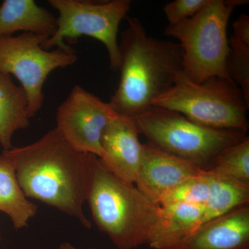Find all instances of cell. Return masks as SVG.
<instances>
[{"label": "cell", "mask_w": 249, "mask_h": 249, "mask_svg": "<svg viewBox=\"0 0 249 249\" xmlns=\"http://www.w3.org/2000/svg\"><path fill=\"white\" fill-rule=\"evenodd\" d=\"M3 151L14 161L18 182L27 198L53 206L91 228L83 208L91 154L73 148L55 128L30 145Z\"/></svg>", "instance_id": "obj_1"}, {"label": "cell", "mask_w": 249, "mask_h": 249, "mask_svg": "<svg viewBox=\"0 0 249 249\" xmlns=\"http://www.w3.org/2000/svg\"><path fill=\"white\" fill-rule=\"evenodd\" d=\"M121 34L120 81L109 103L118 115L138 116L175 84L183 71V53L178 42L154 38L137 18H126Z\"/></svg>", "instance_id": "obj_2"}, {"label": "cell", "mask_w": 249, "mask_h": 249, "mask_svg": "<svg viewBox=\"0 0 249 249\" xmlns=\"http://www.w3.org/2000/svg\"><path fill=\"white\" fill-rule=\"evenodd\" d=\"M86 201L98 229L118 249H133L148 244L158 222L160 205L134 185L116 178L93 155Z\"/></svg>", "instance_id": "obj_3"}, {"label": "cell", "mask_w": 249, "mask_h": 249, "mask_svg": "<svg viewBox=\"0 0 249 249\" xmlns=\"http://www.w3.org/2000/svg\"><path fill=\"white\" fill-rule=\"evenodd\" d=\"M248 3V0H209L193 18L165 28V35L179 41L183 71L192 81L201 83L221 78L233 83L227 71L230 50L228 23L236 8Z\"/></svg>", "instance_id": "obj_4"}, {"label": "cell", "mask_w": 249, "mask_h": 249, "mask_svg": "<svg viewBox=\"0 0 249 249\" xmlns=\"http://www.w3.org/2000/svg\"><path fill=\"white\" fill-rule=\"evenodd\" d=\"M133 118L147 142L204 170L211 168L224 149L247 137V132L210 128L176 111L156 106Z\"/></svg>", "instance_id": "obj_5"}, {"label": "cell", "mask_w": 249, "mask_h": 249, "mask_svg": "<svg viewBox=\"0 0 249 249\" xmlns=\"http://www.w3.org/2000/svg\"><path fill=\"white\" fill-rule=\"evenodd\" d=\"M152 106L176 111L210 128L245 132L249 129V106L243 93L235 83L224 78L196 83L182 71L173 86L157 98Z\"/></svg>", "instance_id": "obj_6"}, {"label": "cell", "mask_w": 249, "mask_h": 249, "mask_svg": "<svg viewBox=\"0 0 249 249\" xmlns=\"http://www.w3.org/2000/svg\"><path fill=\"white\" fill-rule=\"evenodd\" d=\"M59 14L55 33L42 43V48L53 47L74 52L70 45L82 36L93 37L107 49L113 71L120 69L118 34L121 21L131 9L130 0L93 1L87 0H49Z\"/></svg>", "instance_id": "obj_7"}, {"label": "cell", "mask_w": 249, "mask_h": 249, "mask_svg": "<svg viewBox=\"0 0 249 249\" xmlns=\"http://www.w3.org/2000/svg\"><path fill=\"white\" fill-rule=\"evenodd\" d=\"M49 37L31 33L0 37V75L15 76L27 93L28 111L32 118L45 101L43 87L52 71L74 65L76 52L45 50L42 45Z\"/></svg>", "instance_id": "obj_8"}, {"label": "cell", "mask_w": 249, "mask_h": 249, "mask_svg": "<svg viewBox=\"0 0 249 249\" xmlns=\"http://www.w3.org/2000/svg\"><path fill=\"white\" fill-rule=\"evenodd\" d=\"M116 115L109 103L76 85L57 109L55 128L78 151L101 159V136Z\"/></svg>", "instance_id": "obj_9"}, {"label": "cell", "mask_w": 249, "mask_h": 249, "mask_svg": "<svg viewBox=\"0 0 249 249\" xmlns=\"http://www.w3.org/2000/svg\"><path fill=\"white\" fill-rule=\"evenodd\" d=\"M205 170L147 142L142 144L136 187L147 197L158 202L168 192L188 178L199 176Z\"/></svg>", "instance_id": "obj_10"}, {"label": "cell", "mask_w": 249, "mask_h": 249, "mask_svg": "<svg viewBox=\"0 0 249 249\" xmlns=\"http://www.w3.org/2000/svg\"><path fill=\"white\" fill-rule=\"evenodd\" d=\"M139 130L130 116L116 115L101 136V163L116 178L127 184H135L142 160V144Z\"/></svg>", "instance_id": "obj_11"}, {"label": "cell", "mask_w": 249, "mask_h": 249, "mask_svg": "<svg viewBox=\"0 0 249 249\" xmlns=\"http://www.w3.org/2000/svg\"><path fill=\"white\" fill-rule=\"evenodd\" d=\"M249 205L235 208L201 226L175 249H249Z\"/></svg>", "instance_id": "obj_12"}, {"label": "cell", "mask_w": 249, "mask_h": 249, "mask_svg": "<svg viewBox=\"0 0 249 249\" xmlns=\"http://www.w3.org/2000/svg\"><path fill=\"white\" fill-rule=\"evenodd\" d=\"M204 206L178 203L160 206V217L147 245L153 249H175L206 223Z\"/></svg>", "instance_id": "obj_13"}, {"label": "cell", "mask_w": 249, "mask_h": 249, "mask_svg": "<svg viewBox=\"0 0 249 249\" xmlns=\"http://www.w3.org/2000/svg\"><path fill=\"white\" fill-rule=\"evenodd\" d=\"M56 29L57 18L34 0H4L0 5V37L18 31L50 37Z\"/></svg>", "instance_id": "obj_14"}, {"label": "cell", "mask_w": 249, "mask_h": 249, "mask_svg": "<svg viewBox=\"0 0 249 249\" xmlns=\"http://www.w3.org/2000/svg\"><path fill=\"white\" fill-rule=\"evenodd\" d=\"M27 93L8 74L0 75V145L12 148L15 132L30 124Z\"/></svg>", "instance_id": "obj_15"}, {"label": "cell", "mask_w": 249, "mask_h": 249, "mask_svg": "<svg viewBox=\"0 0 249 249\" xmlns=\"http://www.w3.org/2000/svg\"><path fill=\"white\" fill-rule=\"evenodd\" d=\"M37 211L18 182L14 161L3 151L0 155V211L9 216L15 229H20L27 227Z\"/></svg>", "instance_id": "obj_16"}, {"label": "cell", "mask_w": 249, "mask_h": 249, "mask_svg": "<svg viewBox=\"0 0 249 249\" xmlns=\"http://www.w3.org/2000/svg\"><path fill=\"white\" fill-rule=\"evenodd\" d=\"M211 175L213 176L212 195L204 206L206 222L227 213L238 206L249 204V186L213 174Z\"/></svg>", "instance_id": "obj_17"}, {"label": "cell", "mask_w": 249, "mask_h": 249, "mask_svg": "<svg viewBox=\"0 0 249 249\" xmlns=\"http://www.w3.org/2000/svg\"><path fill=\"white\" fill-rule=\"evenodd\" d=\"M213 175L249 186V138L221 152L209 168Z\"/></svg>", "instance_id": "obj_18"}, {"label": "cell", "mask_w": 249, "mask_h": 249, "mask_svg": "<svg viewBox=\"0 0 249 249\" xmlns=\"http://www.w3.org/2000/svg\"><path fill=\"white\" fill-rule=\"evenodd\" d=\"M213 191V176L207 170L204 173L188 178L160 198V206L178 203L201 205L207 204Z\"/></svg>", "instance_id": "obj_19"}, {"label": "cell", "mask_w": 249, "mask_h": 249, "mask_svg": "<svg viewBox=\"0 0 249 249\" xmlns=\"http://www.w3.org/2000/svg\"><path fill=\"white\" fill-rule=\"evenodd\" d=\"M229 44L228 76L240 88L249 106V44L240 42L232 36L229 39Z\"/></svg>", "instance_id": "obj_20"}, {"label": "cell", "mask_w": 249, "mask_h": 249, "mask_svg": "<svg viewBox=\"0 0 249 249\" xmlns=\"http://www.w3.org/2000/svg\"><path fill=\"white\" fill-rule=\"evenodd\" d=\"M209 0H175L163 8L168 26H174L196 16Z\"/></svg>", "instance_id": "obj_21"}, {"label": "cell", "mask_w": 249, "mask_h": 249, "mask_svg": "<svg viewBox=\"0 0 249 249\" xmlns=\"http://www.w3.org/2000/svg\"><path fill=\"white\" fill-rule=\"evenodd\" d=\"M233 36L240 42L249 44V16L242 14L232 24Z\"/></svg>", "instance_id": "obj_22"}, {"label": "cell", "mask_w": 249, "mask_h": 249, "mask_svg": "<svg viewBox=\"0 0 249 249\" xmlns=\"http://www.w3.org/2000/svg\"><path fill=\"white\" fill-rule=\"evenodd\" d=\"M59 249H79L75 247L74 246L71 245L69 242H63L60 245Z\"/></svg>", "instance_id": "obj_23"}, {"label": "cell", "mask_w": 249, "mask_h": 249, "mask_svg": "<svg viewBox=\"0 0 249 249\" xmlns=\"http://www.w3.org/2000/svg\"><path fill=\"white\" fill-rule=\"evenodd\" d=\"M0 240H1V236H0Z\"/></svg>", "instance_id": "obj_24"}, {"label": "cell", "mask_w": 249, "mask_h": 249, "mask_svg": "<svg viewBox=\"0 0 249 249\" xmlns=\"http://www.w3.org/2000/svg\"></svg>", "instance_id": "obj_25"}]
</instances>
